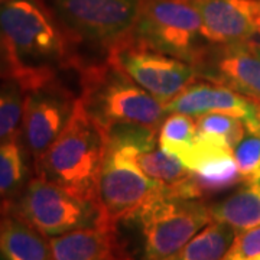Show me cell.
<instances>
[{
    "label": "cell",
    "mask_w": 260,
    "mask_h": 260,
    "mask_svg": "<svg viewBox=\"0 0 260 260\" xmlns=\"http://www.w3.org/2000/svg\"><path fill=\"white\" fill-rule=\"evenodd\" d=\"M195 136V117L182 113H171L164 119L158 130V145L182 160L192 146Z\"/></svg>",
    "instance_id": "cell-21"
},
{
    "label": "cell",
    "mask_w": 260,
    "mask_h": 260,
    "mask_svg": "<svg viewBox=\"0 0 260 260\" xmlns=\"http://www.w3.org/2000/svg\"><path fill=\"white\" fill-rule=\"evenodd\" d=\"M237 232L232 225L211 221L186 243L171 260H221Z\"/></svg>",
    "instance_id": "cell-20"
},
{
    "label": "cell",
    "mask_w": 260,
    "mask_h": 260,
    "mask_svg": "<svg viewBox=\"0 0 260 260\" xmlns=\"http://www.w3.org/2000/svg\"><path fill=\"white\" fill-rule=\"evenodd\" d=\"M130 35L146 47L191 65L210 45L194 0H142Z\"/></svg>",
    "instance_id": "cell-5"
},
{
    "label": "cell",
    "mask_w": 260,
    "mask_h": 260,
    "mask_svg": "<svg viewBox=\"0 0 260 260\" xmlns=\"http://www.w3.org/2000/svg\"><path fill=\"white\" fill-rule=\"evenodd\" d=\"M3 213L15 214L48 239L95 224L97 210L45 178L35 175Z\"/></svg>",
    "instance_id": "cell-7"
},
{
    "label": "cell",
    "mask_w": 260,
    "mask_h": 260,
    "mask_svg": "<svg viewBox=\"0 0 260 260\" xmlns=\"http://www.w3.org/2000/svg\"><path fill=\"white\" fill-rule=\"evenodd\" d=\"M210 44H236L260 35V0H194Z\"/></svg>",
    "instance_id": "cell-12"
},
{
    "label": "cell",
    "mask_w": 260,
    "mask_h": 260,
    "mask_svg": "<svg viewBox=\"0 0 260 260\" xmlns=\"http://www.w3.org/2000/svg\"><path fill=\"white\" fill-rule=\"evenodd\" d=\"M214 221L232 225L236 232L260 225V175L247 179L221 201L210 204Z\"/></svg>",
    "instance_id": "cell-17"
},
{
    "label": "cell",
    "mask_w": 260,
    "mask_h": 260,
    "mask_svg": "<svg viewBox=\"0 0 260 260\" xmlns=\"http://www.w3.org/2000/svg\"><path fill=\"white\" fill-rule=\"evenodd\" d=\"M254 41H256V42H257V44L260 45V35H257V37L254 38Z\"/></svg>",
    "instance_id": "cell-27"
},
{
    "label": "cell",
    "mask_w": 260,
    "mask_h": 260,
    "mask_svg": "<svg viewBox=\"0 0 260 260\" xmlns=\"http://www.w3.org/2000/svg\"><path fill=\"white\" fill-rule=\"evenodd\" d=\"M104 150L103 132L77 97L71 119L35 165V175L95 207Z\"/></svg>",
    "instance_id": "cell-2"
},
{
    "label": "cell",
    "mask_w": 260,
    "mask_h": 260,
    "mask_svg": "<svg viewBox=\"0 0 260 260\" xmlns=\"http://www.w3.org/2000/svg\"><path fill=\"white\" fill-rule=\"evenodd\" d=\"M75 102L77 97L58 78L26 90L20 132L34 167L62 133L73 116Z\"/></svg>",
    "instance_id": "cell-10"
},
{
    "label": "cell",
    "mask_w": 260,
    "mask_h": 260,
    "mask_svg": "<svg viewBox=\"0 0 260 260\" xmlns=\"http://www.w3.org/2000/svg\"><path fill=\"white\" fill-rule=\"evenodd\" d=\"M54 260H133L117 227L90 225L49 239Z\"/></svg>",
    "instance_id": "cell-14"
},
{
    "label": "cell",
    "mask_w": 260,
    "mask_h": 260,
    "mask_svg": "<svg viewBox=\"0 0 260 260\" xmlns=\"http://www.w3.org/2000/svg\"><path fill=\"white\" fill-rule=\"evenodd\" d=\"M130 220L139 224L143 260H171L213 217L204 200L168 189L149 200Z\"/></svg>",
    "instance_id": "cell-4"
},
{
    "label": "cell",
    "mask_w": 260,
    "mask_h": 260,
    "mask_svg": "<svg viewBox=\"0 0 260 260\" xmlns=\"http://www.w3.org/2000/svg\"><path fill=\"white\" fill-rule=\"evenodd\" d=\"M0 256L5 260H54L47 236L15 214H0Z\"/></svg>",
    "instance_id": "cell-15"
},
{
    "label": "cell",
    "mask_w": 260,
    "mask_h": 260,
    "mask_svg": "<svg viewBox=\"0 0 260 260\" xmlns=\"http://www.w3.org/2000/svg\"><path fill=\"white\" fill-rule=\"evenodd\" d=\"M0 260H5V259H3V257H2V256H0Z\"/></svg>",
    "instance_id": "cell-31"
},
{
    "label": "cell",
    "mask_w": 260,
    "mask_h": 260,
    "mask_svg": "<svg viewBox=\"0 0 260 260\" xmlns=\"http://www.w3.org/2000/svg\"><path fill=\"white\" fill-rule=\"evenodd\" d=\"M5 78L15 80V68H13L9 52L0 38V80H5Z\"/></svg>",
    "instance_id": "cell-26"
},
{
    "label": "cell",
    "mask_w": 260,
    "mask_h": 260,
    "mask_svg": "<svg viewBox=\"0 0 260 260\" xmlns=\"http://www.w3.org/2000/svg\"><path fill=\"white\" fill-rule=\"evenodd\" d=\"M260 254V225L237 232L230 249L221 260H250Z\"/></svg>",
    "instance_id": "cell-25"
},
{
    "label": "cell",
    "mask_w": 260,
    "mask_h": 260,
    "mask_svg": "<svg viewBox=\"0 0 260 260\" xmlns=\"http://www.w3.org/2000/svg\"><path fill=\"white\" fill-rule=\"evenodd\" d=\"M140 2L51 0V8L80 42L88 41L107 49L133 29Z\"/></svg>",
    "instance_id": "cell-9"
},
{
    "label": "cell",
    "mask_w": 260,
    "mask_h": 260,
    "mask_svg": "<svg viewBox=\"0 0 260 260\" xmlns=\"http://www.w3.org/2000/svg\"><path fill=\"white\" fill-rule=\"evenodd\" d=\"M198 78L260 102V45L254 41L210 44L194 64Z\"/></svg>",
    "instance_id": "cell-11"
},
{
    "label": "cell",
    "mask_w": 260,
    "mask_h": 260,
    "mask_svg": "<svg viewBox=\"0 0 260 260\" xmlns=\"http://www.w3.org/2000/svg\"><path fill=\"white\" fill-rule=\"evenodd\" d=\"M129 156L149 178L164 184L178 195H181L182 188L191 177V171L182 164V160L168 153L159 145Z\"/></svg>",
    "instance_id": "cell-19"
},
{
    "label": "cell",
    "mask_w": 260,
    "mask_h": 260,
    "mask_svg": "<svg viewBox=\"0 0 260 260\" xmlns=\"http://www.w3.org/2000/svg\"><path fill=\"white\" fill-rule=\"evenodd\" d=\"M5 2H8V0H0V5H3Z\"/></svg>",
    "instance_id": "cell-30"
},
{
    "label": "cell",
    "mask_w": 260,
    "mask_h": 260,
    "mask_svg": "<svg viewBox=\"0 0 260 260\" xmlns=\"http://www.w3.org/2000/svg\"><path fill=\"white\" fill-rule=\"evenodd\" d=\"M26 91L13 80H0V140L9 139L22 129Z\"/></svg>",
    "instance_id": "cell-22"
},
{
    "label": "cell",
    "mask_w": 260,
    "mask_h": 260,
    "mask_svg": "<svg viewBox=\"0 0 260 260\" xmlns=\"http://www.w3.org/2000/svg\"><path fill=\"white\" fill-rule=\"evenodd\" d=\"M250 260H260V254H257L256 257H253V259H250Z\"/></svg>",
    "instance_id": "cell-29"
},
{
    "label": "cell",
    "mask_w": 260,
    "mask_h": 260,
    "mask_svg": "<svg viewBox=\"0 0 260 260\" xmlns=\"http://www.w3.org/2000/svg\"><path fill=\"white\" fill-rule=\"evenodd\" d=\"M168 114L182 113L188 116H201L207 113H223L240 119L244 124H251L260 116V102L242 95L221 84L198 78L188 85L171 102L165 103Z\"/></svg>",
    "instance_id": "cell-13"
},
{
    "label": "cell",
    "mask_w": 260,
    "mask_h": 260,
    "mask_svg": "<svg viewBox=\"0 0 260 260\" xmlns=\"http://www.w3.org/2000/svg\"><path fill=\"white\" fill-rule=\"evenodd\" d=\"M34 177V160L22 132L9 139L0 140V201L3 203V211Z\"/></svg>",
    "instance_id": "cell-16"
},
{
    "label": "cell",
    "mask_w": 260,
    "mask_h": 260,
    "mask_svg": "<svg viewBox=\"0 0 260 260\" xmlns=\"http://www.w3.org/2000/svg\"><path fill=\"white\" fill-rule=\"evenodd\" d=\"M106 59L164 103L171 102L198 80L194 65L140 44L130 32L107 48Z\"/></svg>",
    "instance_id": "cell-8"
},
{
    "label": "cell",
    "mask_w": 260,
    "mask_h": 260,
    "mask_svg": "<svg viewBox=\"0 0 260 260\" xmlns=\"http://www.w3.org/2000/svg\"><path fill=\"white\" fill-rule=\"evenodd\" d=\"M78 73V97L102 132L114 124H142L159 130L168 116L165 103L107 59L83 64Z\"/></svg>",
    "instance_id": "cell-3"
},
{
    "label": "cell",
    "mask_w": 260,
    "mask_h": 260,
    "mask_svg": "<svg viewBox=\"0 0 260 260\" xmlns=\"http://www.w3.org/2000/svg\"><path fill=\"white\" fill-rule=\"evenodd\" d=\"M243 178L233 152H225L201 162L191 171L188 194L191 198L205 200L240 185Z\"/></svg>",
    "instance_id": "cell-18"
},
{
    "label": "cell",
    "mask_w": 260,
    "mask_h": 260,
    "mask_svg": "<svg viewBox=\"0 0 260 260\" xmlns=\"http://www.w3.org/2000/svg\"><path fill=\"white\" fill-rule=\"evenodd\" d=\"M169 188L149 178L129 155L106 149L97 186V225L117 227Z\"/></svg>",
    "instance_id": "cell-6"
},
{
    "label": "cell",
    "mask_w": 260,
    "mask_h": 260,
    "mask_svg": "<svg viewBox=\"0 0 260 260\" xmlns=\"http://www.w3.org/2000/svg\"><path fill=\"white\" fill-rule=\"evenodd\" d=\"M233 155L239 167L243 182L260 175V136L246 133L234 148Z\"/></svg>",
    "instance_id": "cell-24"
},
{
    "label": "cell",
    "mask_w": 260,
    "mask_h": 260,
    "mask_svg": "<svg viewBox=\"0 0 260 260\" xmlns=\"http://www.w3.org/2000/svg\"><path fill=\"white\" fill-rule=\"evenodd\" d=\"M197 130L203 133H211L221 136L227 140V143L234 148L247 133L243 121L234 116L223 114V113H207L195 117Z\"/></svg>",
    "instance_id": "cell-23"
},
{
    "label": "cell",
    "mask_w": 260,
    "mask_h": 260,
    "mask_svg": "<svg viewBox=\"0 0 260 260\" xmlns=\"http://www.w3.org/2000/svg\"><path fill=\"white\" fill-rule=\"evenodd\" d=\"M0 38L25 91L83 65L78 39L45 0H8L0 5Z\"/></svg>",
    "instance_id": "cell-1"
},
{
    "label": "cell",
    "mask_w": 260,
    "mask_h": 260,
    "mask_svg": "<svg viewBox=\"0 0 260 260\" xmlns=\"http://www.w3.org/2000/svg\"><path fill=\"white\" fill-rule=\"evenodd\" d=\"M3 213V203H2V201H0V214Z\"/></svg>",
    "instance_id": "cell-28"
}]
</instances>
